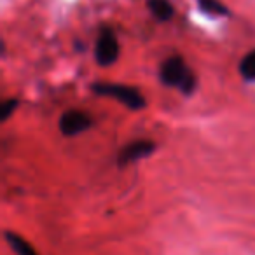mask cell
I'll return each mask as SVG.
<instances>
[{"instance_id":"10","label":"cell","mask_w":255,"mask_h":255,"mask_svg":"<svg viewBox=\"0 0 255 255\" xmlns=\"http://www.w3.org/2000/svg\"><path fill=\"white\" fill-rule=\"evenodd\" d=\"M16 105H18V102H16L14 98H9V100H5V102L2 103V121H5L12 112H14Z\"/></svg>"},{"instance_id":"1","label":"cell","mask_w":255,"mask_h":255,"mask_svg":"<svg viewBox=\"0 0 255 255\" xmlns=\"http://www.w3.org/2000/svg\"><path fill=\"white\" fill-rule=\"evenodd\" d=\"M161 81L170 88L180 89L184 95H191L196 89V77L192 74V70L187 67V63L184 61V58L173 56L164 60V63L161 65Z\"/></svg>"},{"instance_id":"4","label":"cell","mask_w":255,"mask_h":255,"mask_svg":"<svg viewBox=\"0 0 255 255\" xmlns=\"http://www.w3.org/2000/svg\"><path fill=\"white\" fill-rule=\"evenodd\" d=\"M91 117L86 112L81 110H67L63 116L60 117V129L63 135L75 136L79 133H84L91 126Z\"/></svg>"},{"instance_id":"9","label":"cell","mask_w":255,"mask_h":255,"mask_svg":"<svg viewBox=\"0 0 255 255\" xmlns=\"http://www.w3.org/2000/svg\"><path fill=\"white\" fill-rule=\"evenodd\" d=\"M240 74L243 75L245 79H248V81H254L255 79V49L250 51V53L241 60Z\"/></svg>"},{"instance_id":"3","label":"cell","mask_w":255,"mask_h":255,"mask_svg":"<svg viewBox=\"0 0 255 255\" xmlns=\"http://www.w3.org/2000/svg\"><path fill=\"white\" fill-rule=\"evenodd\" d=\"M117 56H119V42H117L116 33L110 28H103L96 39L95 46L96 63L102 67H109L117 60Z\"/></svg>"},{"instance_id":"7","label":"cell","mask_w":255,"mask_h":255,"mask_svg":"<svg viewBox=\"0 0 255 255\" xmlns=\"http://www.w3.org/2000/svg\"><path fill=\"white\" fill-rule=\"evenodd\" d=\"M147 5L152 16H156L159 21H168L173 16V5L170 4V0H149Z\"/></svg>"},{"instance_id":"8","label":"cell","mask_w":255,"mask_h":255,"mask_svg":"<svg viewBox=\"0 0 255 255\" xmlns=\"http://www.w3.org/2000/svg\"><path fill=\"white\" fill-rule=\"evenodd\" d=\"M199 7H201L203 12L210 16H226L229 14L226 5L220 2V0H198Z\"/></svg>"},{"instance_id":"2","label":"cell","mask_w":255,"mask_h":255,"mask_svg":"<svg viewBox=\"0 0 255 255\" xmlns=\"http://www.w3.org/2000/svg\"><path fill=\"white\" fill-rule=\"evenodd\" d=\"M93 91L96 95L110 96V98L117 100V102H121L131 110H138L145 107V100H143L142 93L138 89L131 88V86L112 84V82H96V84H93Z\"/></svg>"},{"instance_id":"6","label":"cell","mask_w":255,"mask_h":255,"mask_svg":"<svg viewBox=\"0 0 255 255\" xmlns=\"http://www.w3.org/2000/svg\"><path fill=\"white\" fill-rule=\"evenodd\" d=\"M5 240H7L9 247L14 250V254H18V255H37L35 248H33L32 245L25 240V238L19 236V234L5 233Z\"/></svg>"},{"instance_id":"5","label":"cell","mask_w":255,"mask_h":255,"mask_svg":"<svg viewBox=\"0 0 255 255\" xmlns=\"http://www.w3.org/2000/svg\"><path fill=\"white\" fill-rule=\"evenodd\" d=\"M154 149H156V145L150 140H135V142L128 143L119 152V166L135 163V161L142 159V157H147Z\"/></svg>"}]
</instances>
